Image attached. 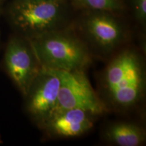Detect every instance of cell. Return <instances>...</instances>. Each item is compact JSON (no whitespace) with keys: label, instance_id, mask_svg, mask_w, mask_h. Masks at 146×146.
<instances>
[{"label":"cell","instance_id":"obj_2","mask_svg":"<svg viewBox=\"0 0 146 146\" xmlns=\"http://www.w3.org/2000/svg\"><path fill=\"white\" fill-rule=\"evenodd\" d=\"M29 41L43 68L85 70L91 62L88 45L68 27L49 32Z\"/></svg>","mask_w":146,"mask_h":146},{"label":"cell","instance_id":"obj_10","mask_svg":"<svg viewBox=\"0 0 146 146\" xmlns=\"http://www.w3.org/2000/svg\"><path fill=\"white\" fill-rule=\"evenodd\" d=\"M78 8L85 10L108 11L114 13L123 10L125 0H72Z\"/></svg>","mask_w":146,"mask_h":146},{"label":"cell","instance_id":"obj_6","mask_svg":"<svg viewBox=\"0 0 146 146\" xmlns=\"http://www.w3.org/2000/svg\"><path fill=\"white\" fill-rule=\"evenodd\" d=\"M5 69L11 79L24 96L43 68L29 40L14 36L9 41L4 55Z\"/></svg>","mask_w":146,"mask_h":146},{"label":"cell","instance_id":"obj_7","mask_svg":"<svg viewBox=\"0 0 146 146\" xmlns=\"http://www.w3.org/2000/svg\"><path fill=\"white\" fill-rule=\"evenodd\" d=\"M60 83L57 70L42 68L25 96L27 112L39 126L50 117L57 105Z\"/></svg>","mask_w":146,"mask_h":146},{"label":"cell","instance_id":"obj_1","mask_svg":"<svg viewBox=\"0 0 146 146\" xmlns=\"http://www.w3.org/2000/svg\"><path fill=\"white\" fill-rule=\"evenodd\" d=\"M102 90L106 106L128 110L143 98L145 91V69L139 54L125 49L110 61L102 76Z\"/></svg>","mask_w":146,"mask_h":146},{"label":"cell","instance_id":"obj_8","mask_svg":"<svg viewBox=\"0 0 146 146\" xmlns=\"http://www.w3.org/2000/svg\"><path fill=\"white\" fill-rule=\"evenodd\" d=\"M96 115L81 109H68L54 113L41 126L47 134L60 138H73L94 127Z\"/></svg>","mask_w":146,"mask_h":146},{"label":"cell","instance_id":"obj_12","mask_svg":"<svg viewBox=\"0 0 146 146\" xmlns=\"http://www.w3.org/2000/svg\"><path fill=\"white\" fill-rule=\"evenodd\" d=\"M3 2H4V0H0V16H1V12H2Z\"/></svg>","mask_w":146,"mask_h":146},{"label":"cell","instance_id":"obj_5","mask_svg":"<svg viewBox=\"0 0 146 146\" xmlns=\"http://www.w3.org/2000/svg\"><path fill=\"white\" fill-rule=\"evenodd\" d=\"M80 29L87 45L103 54L114 52L127 39L124 25L108 11L85 10Z\"/></svg>","mask_w":146,"mask_h":146},{"label":"cell","instance_id":"obj_9","mask_svg":"<svg viewBox=\"0 0 146 146\" xmlns=\"http://www.w3.org/2000/svg\"><path fill=\"white\" fill-rule=\"evenodd\" d=\"M107 142L119 146H139L145 143L146 133L141 126L128 122L110 124L104 131Z\"/></svg>","mask_w":146,"mask_h":146},{"label":"cell","instance_id":"obj_4","mask_svg":"<svg viewBox=\"0 0 146 146\" xmlns=\"http://www.w3.org/2000/svg\"><path fill=\"white\" fill-rule=\"evenodd\" d=\"M57 71L61 83L57 105L52 114L64 110L81 109L98 116L107 110L106 106L93 88L85 70Z\"/></svg>","mask_w":146,"mask_h":146},{"label":"cell","instance_id":"obj_3","mask_svg":"<svg viewBox=\"0 0 146 146\" xmlns=\"http://www.w3.org/2000/svg\"><path fill=\"white\" fill-rule=\"evenodd\" d=\"M8 17L19 36L30 40L66 27L68 4L66 0H14Z\"/></svg>","mask_w":146,"mask_h":146},{"label":"cell","instance_id":"obj_11","mask_svg":"<svg viewBox=\"0 0 146 146\" xmlns=\"http://www.w3.org/2000/svg\"><path fill=\"white\" fill-rule=\"evenodd\" d=\"M133 15L139 23L145 26L146 0H132Z\"/></svg>","mask_w":146,"mask_h":146}]
</instances>
